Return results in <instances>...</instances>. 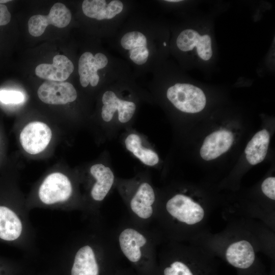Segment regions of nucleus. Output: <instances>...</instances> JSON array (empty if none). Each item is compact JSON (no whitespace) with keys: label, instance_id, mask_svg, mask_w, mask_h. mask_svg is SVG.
Masks as SVG:
<instances>
[{"label":"nucleus","instance_id":"25","mask_svg":"<svg viewBox=\"0 0 275 275\" xmlns=\"http://www.w3.org/2000/svg\"><path fill=\"white\" fill-rule=\"evenodd\" d=\"M11 14L6 6L0 4V26L5 25L10 22Z\"/></svg>","mask_w":275,"mask_h":275},{"label":"nucleus","instance_id":"18","mask_svg":"<svg viewBox=\"0 0 275 275\" xmlns=\"http://www.w3.org/2000/svg\"><path fill=\"white\" fill-rule=\"evenodd\" d=\"M100 268L94 252L89 245H85L76 253L71 275H99Z\"/></svg>","mask_w":275,"mask_h":275},{"label":"nucleus","instance_id":"3","mask_svg":"<svg viewBox=\"0 0 275 275\" xmlns=\"http://www.w3.org/2000/svg\"><path fill=\"white\" fill-rule=\"evenodd\" d=\"M71 13L67 7L62 3H57L51 8L47 15H35L31 17L28 21L30 34L34 37L43 34L49 24L59 28L67 26L71 21Z\"/></svg>","mask_w":275,"mask_h":275},{"label":"nucleus","instance_id":"6","mask_svg":"<svg viewBox=\"0 0 275 275\" xmlns=\"http://www.w3.org/2000/svg\"><path fill=\"white\" fill-rule=\"evenodd\" d=\"M120 43L130 60L138 66L146 64L150 56V42L145 34L138 30L126 32Z\"/></svg>","mask_w":275,"mask_h":275},{"label":"nucleus","instance_id":"13","mask_svg":"<svg viewBox=\"0 0 275 275\" xmlns=\"http://www.w3.org/2000/svg\"><path fill=\"white\" fill-rule=\"evenodd\" d=\"M81 7L86 16L97 20L113 19L124 9L122 2L119 0H85Z\"/></svg>","mask_w":275,"mask_h":275},{"label":"nucleus","instance_id":"11","mask_svg":"<svg viewBox=\"0 0 275 275\" xmlns=\"http://www.w3.org/2000/svg\"><path fill=\"white\" fill-rule=\"evenodd\" d=\"M233 142L231 131L225 129L214 131L205 139L200 151L201 156L205 160L215 159L227 152Z\"/></svg>","mask_w":275,"mask_h":275},{"label":"nucleus","instance_id":"24","mask_svg":"<svg viewBox=\"0 0 275 275\" xmlns=\"http://www.w3.org/2000/svg\"><path fill=\"white\" fill-rule=\"evenodd\" d=\"M261 189L263 194L271 200H275V178L270 177L265 179L262 183Z\"/></svg>","mask_w":275,"mask_h":275},{"label":"nucleus","instance_id":"10","mask_svg":"<svg viewBox=\"0 0 275 275\" xmlns=\"http://www.w3.org/2000/svg\"><path fill=\"white\" fill-rule=\"evenodd\" d=\"M176 45L184 52L196 48L198 56L204 61L209 60L212 55L211 37L207 34L201 35L193 29L182 31L177 38Z\"/></svg>","mask_w":275,"mask_h":275},{"label":"nucleus","instance_id":"22","mask_svg":"<svg viewBox=\"0 0 275 275\" xmlns=\"http://www.w3.org/2000/svg\"><path fill=\"white\" fill-rule=\"evenodd\" d=\"M162 275H196V273L186 263L175 260L163 268Z\"/></svg>","mask_w":275,"mask_h":275},{"label":"nucleus","instance_id":"15","mask_svg":"<svg viewBox=\"0 0 275 275\" xmlns=\"http://www.w3.org/2000/svg\"><path fill=\"white\" fill-rule=\"evenodd\" d=\"M227 261L239 269H247L254 263L255 253L251 243L245 240L235 241L230 244L225 252Z\"/></svg>","mask_w":275,"mask_h":275},{"label":"nucleus","instance_id":"8","mask_svg":"<svg viewBox=\"0 0 275 275\" xmlns=\"http://www.w3.org/2000/svg\"><path fill=\"white\" fill-rule=\"evenodd\" d=\"M37 94L42 102L49 104H65L77 98L74 86L65 81L46 80L39 87Z\"/></svg>","mask_w":275,"mask_h":275},{"label":"nucleus","instance_id":"4","mask_svg":"<svg viewBox=\"0 0 275 275\" xmlns=\"http://www.w3.org/2000/svg\"><path fill=\"white\" fill-rule=\"evenodd\" d=\"M72 185L68 178L61 173L49 174L43 181L39 190L41 201L52 204L67 200L72 194Z\"/></svg>","mask_w":275,"mask_h":275},{"label":"nucleus","instance_id":"1","mask_svg":"<svg viewBox=\"0 0 275 275\" xmlns=\"http://www.w3.org/2000/svg\"><path fill=\"white\" fill-rule=\"evenodd\" d=\"M167 97L176 108L184 113H199L204 108L206 103L203 91L189 84L177 83L170 87Z\"/></svg>","mask_w":275,"mask_h":275},{"label":"nucleus","instance_id":"26","mask_svg":"<svg viewBox=\"0 0 275 275\" xmlns=\"http://www.w3.org/2000/svg\"><path fill=\"white\" fill-rule=\"evenodd\" d=\"M181 1L180 0H169V1H166V2H171V3H177L181 2Z\"/></svg>","mask_w":275,"mask_h":275},{"label":"nucleus","instance_id":"12","mask_svg":"<svg viewBox=\"0 0 275 275\" xmlns=\"http://www.w3.org/2000/svg\"><path fill=\"white\" fill-rule=\"evenodd\" d=\"M74 70L71 61L64 55L57 54L53 58L52 64H41L35 69L36 75L47 80L64 81Z\"/></svg>","mask_w":275,"mask_h":275},{"label":"nucleus","instance_id":"27","mask_svg":"<svg viewBox=\"0 0 275 275\" xmlns=\"http://www.w3.org/2000/svg\"><path fill=\"white\" fill-rule=\"evenodd\" d=\"M11 1H9V0H0V4H2L3 3H7V2H9Z\"/></svg>","mask_w":275,"mask_h":275},{"label":"nucleus","instance_id":"23","mask_svg":"<svg viewBox=\"0 0 275 275\" xmlns=\"http://www.w3.org/2000/svg\"><path fill=\"white\" fill-rule=\"evenodd\" d=\"M24 96L20 92L0 91V101L5 104H17L22 102Z\"/></svg>","mask_w":275,"mask_h":275},{"label":"nucleus","instance_id":"5","mask_svg":"<svg viewBox=\"0 0 275 275\" xmlns=\"http://www.w3.org/2000/svg\"><path fill=\"white\" fill-rule=\"evenodd\" d=\"M49 126L41 122H33L27 124L20 134V142L24 150L31 154L43 151L51 139Z\"/></svg>","mask_w":275,"mask_h":275},{"label":"nucleus","instance_id":"17","mask_svg":"<svg viewBox=\"0 0 275 275\" xmlns=\"http://www.w3.org/2000/svg\"><path fill=\"white\" fill-rule=\"evenodd\" d=\"M90 173L96 180L91 190V196L95 201H101L105 198L114 183L113 172L109 167L97 163L91 167Z\"/></svg>","mask_w":275,"mask_h":275},{"label":"nucleus","instance_id":"19","mask_svg":"<svg viewBox=\"0 0 275 275\" xmlns=\"http://www.w3.org/2000/svg\"><path fill=\"white\" fill-rule=\"evenodd\" d=\"M269 133L265 129L257 132L248 143L245 153L248 161L252 165L262 162L265 158L269 143Z\"/></svg>","mask_w":275,"mask_h":275},{"label":"nucleus","instance_id":"2","mask_svg":"<svg viewBox=\"0 0 275 275\" xmlns=\"http://www.w3.org/2000/svg\"><path fill=\"white\" fill-rule=\"evenodd\" d=\"M166 209L173 218L188 225L200 223L205 215L200 204L182 194H177L170 199L166 203Z\"/></svg>","mask_w":275,"mask_h":275},{"label":"nucleus","instance_id":"21","mask_svg":"<svg viewBox=\"0 0 275 275\" xmlns=\"http://www.w3.org/2000/svg\"><path fill=\"white\" fill-rule=\"evenodd\" d=\"M126 149L131 152L143 163L153 166L159 161V157L156 152L142 146L140 136L135 133L129 134L125 140Z\"/></svg>","mask_w":275,"mask_h":275},{"label":"nucleus","instance_id":"20","mask_svg":"<svg viewBox=\"0 0 275 275\" xmlns=\"http://www.w3.org/2000/svg\"><path fill=\"white\" fill-rule=\"evenodd\" d=\"M22 231V224L16 214L8 208L0 206V238L16 239Z\"/></svg>","mask_w":275,"mask_h":275},{"label":"nucleus","instance_id":"14","mask_svg":"<svg viewBox=\"0 0 275 275\" xmlns=\"http://www.w3.org/2000/svg\"><path fill=\"white\" fill-rule=\"evenodd\" d=\"M119 242L122 253L130 262L136 264L140 261L141 248L147 243L142 233L132 228L125 229L119 235Z\"/></svg>","mask_w":275,"mask_h":275},{"label":"nucleus","instance_id":"16","mask_svg":"<svg viewBox=\"0 0 275 275\" xmlns=\"http://www.w3.org/2000/svg\"><path fill=\"white\" fill-rule=\"evenodd\" d=\"M155 196L152 186L147 182L142 183L132 198L130 206L132 212L142 219L151 216Z\"/></svg>","mask_w":275,"mask_h":275},{"label":"nucleus","instance_id":"7","mask_svg":"<svg viewBox=\"0 0 275 275\" xmlns=\"http://www.w3.org/2000/svg\"><path fill=\"white\" fill-rule=\"evenodd\" d=\"M108 64V59L101 52L93 54L90 51L82 53L78 61V71L80 84L82 87L89 85L96 87L100 80L98 71L105 68Z\"/></svg>","mask_w":275,"mask_h":275},{"label":"nucleus","instance_id":"9","mask_svg":"<svg viewBox=\"0 0 275 275\" xmlns=\"http://www.w3.org/2000/svg\"><path fill=\"white\" fill-rule=\"evenodd\" d=\"M102 102L101 117L107 122L112 120L117 112L119 121L122 123H126L131 120L136 110L134 102L119 98L114 91L111 90L103 93Z\"/></svg>","mask_w":275,"mask_h":275}]
</instances>
